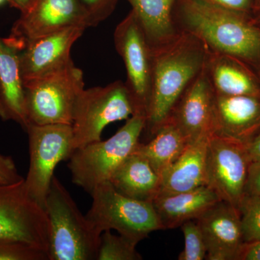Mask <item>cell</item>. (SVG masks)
<instances>
[{
	"label": "cell",
	"instance_id": "obj_1",
	"mask_svg": "<svg viewBox=\"0 0 260 260\" xmlns=\"http://www.w3.org/2000/svg\"><path fill=\"white\" fill-rule=\"evenodd\" d=\"M173 18L179 32L198 38L210 52L260 64V25L249 15L207 0H177Z\"/></svg>",
	"mask_w": 260,
	"mask_h": 260
},
{
	"label": "cell",
	"instance_id": "obj_2",
	"mask_svg": "<svg viewBox=\"0 0 260 260\" xmlns=\"http://www.w3.org/2000/svg\"><path fill=\"white\" fill-rule=\"evenodd\" d=\"M208 54L200 39L185 32L153 51L151 97L145 128L149 134L153 136L169 121L182 94L204 70Z\"/></svg>",
	"mask_w": 260,
	"mask_h": 260
},
{
	"label": "cell",
	"instance_id": "obj_3",
	"mask_svg": "<svg viewBox=\"0 0 260 260\" xmlns=\"http://www.w3.org/2000/svg\"><path fill=\"white\" fill-rule=\"evenodd\" d=\"M44 209L49 225L48 260H96L101 235L54 176Z\"/></svg>",
	"mask_w": 260,
	"mask_h": 260
},
{
	"label": "cell",
	"instance_id": "obj_4",
	"mask_svg": "<svg viewBox=\"0 0 260 260\" xmlns=\"http://www.w3.org/2000/svg\"><path fill=\"white\" fill-rule=\"evenodd\" d=\"M145 124L144 116L135 114L109 139L75 149L68 166L73 184L90 194L98 186L109 181L116 169L136 150Z\"/></svg>",
	"mask_w": 260,
	"mask_h": 260
},
{
	"label": "cell",
	"instance_id": "obj_5",
	"mask_svg": "<svg viewBox=\"0 0 260 260\" xmlns=\"http://www.w3.org/2000/svg\"><path fill=\"white\" fill-rule=\"evenodd\" d=\"M90 195L93 202L86 217L100 234L115 230L138 244L150 233L162 229L153 202L121 194L109 181L98 186Z\"/></svg>",
	"mask_w": 260,
	"mask_h": 260
},
{
	"label": "cell",
	"instance_id": "obj_6",
	"mask_svg": "<svg viewBox=\"0 0 260 260\" xmlns=\"http://www.w3.org/2000/svg\"><path fill=\"white\" fill-rule=\"evenodd\" d=\"M23 85L28 124L72 125L75 103L85 89L83 71L74 63Z\"/></svg>",
	"mask_w": 260,
	"mask_h": 260
},
{
	"label": "cell",
	"instance_id": "obj_7",
	"mask_svg": "<svg viewBox=\"0 0 260 260\" xmlns=\"http://www.w3.org/2000/svg\"><path fill=\"white\" fill-rule=\"evenodd\" d=\"M135 107L125 83L116 80L104 87L84 89L75 103L72 128L74 150L102 140L106 126L127 120Z\"/></svg>",
	"mask_w": 260,
	"mask_h": 260
},
{
	"label": "cell",
	"instance_id": "obj_8",
	"mask_svg": "<svg viewBox=\"0 0 260 260\" xmlns=\"http://www.w3.org/2000/svg\"><path fill=\"white\" fill-rule=\"evenodd\" d=\"M30 165L25 185L28 194L44 208L54 170L74 151L73 133L70 124H29Z\"/></svg>",
	"mask_w": 260,
	"mask_h": 260
},
{
	"label": "cell",
	"instance_id": "obj_9",
	"mask_svg": "<svg viewBox=\"0 0 260 260\" xmlns=\"http://www.w3.org/2000/svg\"><path fill=\"white\" fill-rule=\"evenodd\" d=\"M116 50L125 66L126 88L135 114L147 117L153 72V51L133 10L118 24L114 34Z\"/></svg>",
	"mask_w": 260,
	"mask_h": 260
},
{
	"label": "cell",
	"instance_id": "obj_10",
	"mask_svg": "<svg viewBox=\"0 0 260 260\" xmlns=\"http://www.w3.org/2000/svg\"><path fill=\"white\" fill-rule=\"evenodd\" d=\"M49 237L46 210L28 194L25 179L0 186V239L26 243L47 254Z\"/></svg>",
	"mask_w": 260,
	"mask_h": 260
},
{
	"label": "cell",
	"instance_id": "obj_11",
	"mask_svg": "<svg viewBox=\"0 0 260 260\" xmlns=\"http://www.w3.org/2000/svg\"><path fill=\"white\" fill-rule=\"evenodd\" d=\"M251 162L246 145L213 133L207 146V185L239 209L246 195Z\"/></svg>",
	"mask_w": 260,
	"mask_h": 260
},
{
	"label": "cell",
	"instance_id": "obj_12",
	"mask_svg": "<svg viewBox=\"0 0 260 260\" xmlns=\"http://www.w3.org/2000/svg\"><path fill=\"white\" fill-rule=\"evenodd\" d=\"M72 26L92 27L80 0H37L21 13L4 39L20 51L32 41Z\"/></svg>",
	"mask_w": 260,
	"mask_h": 260
},
{
	"label": "cell",
	"instance_id": "obj_13",
	"mask_svg": "<svg viewBox=\"0 0 260 260\" xmlns=\"http://www.w3.org/2000/svg\"><path fill=\"white\" fill-rule=\"evenodd\" d=\"M85 27L72 26L29 43L19 53L23 83L60 71L73 64L70 51Z\"/></svg>",
	"mask_w": 260,
	"mask_h": 260
},
{
	"label": "cell",
	"instance_id": "obj_14",
	"mask_svg": "<svg viewBox=\"0 0 260 260\" xmlns=\"http://www.w3.org/2000/svg\"><path fill=\"white\" fill-rule=\"evenodd\" d=\"M215 98L205 68L182 94L169 121L177 126L188 144L213 134Z\"/></svg>",
	"mask_w": 260,
	"mask_h": 260
},
{
	"label": "cell",
	"instance_id": "obj_15",
	"mask_svg": "<svg viewBox=\"0 0 260 260\" xmlns=\"http://www.w3.org/2000/svg\"><path fill=\"white\" fill-rule=\"evenodd\" d=\"M196 220L206 244V259L237 260L245 244L238 208L220 200Z\"/></svg>",
	"mask_w": 260,
	"mask_h": 260
},
{
	"label": "cell",
	"instance_id": "obj_16",
	"mask_svg": "<svg viewBox=\"0 0 260 260\" xmlns=\"http://www.w3.org/2000/svg\"><path fill=\"white\" fill-rule=\"evenodd\" d=\"M260 133V98L215 94L214 134L247 144Z\"/></svg>",
	"mask_w": 260,
	"mask_h": 260
},
{
	"label": "cell",
	"instance_id": "obj_17",
	"mask_svg": "<svg viewBox=\"0 0 260 260\" xmlns=\"http://www.w3.org/2000/svg\"><path fill=\"white\" fill-rule=\"evenodd\" d=\"M220 200L215 191L206 185L183 192L158 193L152 202L162 229H173L199 218Z\"/></svg>",
	"mask_w": 260,
	"mask_h": 260
},
{
	"label": "cell",
	"instance_id": "obj_18",
	"mask_svg": "<svg viewBox=\"0 0 260 260\" xmlns=\"http://www.w3.org/2000/svg\"><path fill=\"white\" fill-rule=\"evenodd\" d=\"M19 53L16 48L0 38V118L18 123L25 131L28 121Z\"/></svg>",
	"mask_w": 260,
	"mask_h": 260
},
{
	"label": "cell",
	"instance_id": "obj_19",
	"mask_svg": "<svg viewBox=\"0 0 260 260\" xmlns=\"http://www.w3.org/2000/svg\"><path fill=\"white\" fill-rule=\"evenodd\" d=\"M245 63L233 56L209 51L205 70L215 94L260 98L259 82L244 66Z\"/></svg>",
	"mask_w": 260,
	"mask_h": 260
},
{
	"label": "cell",
	"instance_id": "obj_20",
	"mask_svg": "<svg viewBox=\"0 0 260 260\" xmlns=\"http://www.w3.org/2000/svg\"><path fill=\"white\" fill-rule=\"evenodd\" d=\"M208 139L187 145L180 156L160 175L159 193L183 192L207 185Z\"/></svg>",
	"mask_w": 260,
	"mask_h": 260
},
{
	"label": "cell",
	"instance_id": "obj_21",
	"mask_svg": "<svg viewBox=\"0 0 260 260\" xmlns=\"http://www.w3.org/2000/svg\"><path fill=\"white\" fill-rule=\"evenodd\" d=\"M109 181L121 194L141 201H153L160 189V176L135 152L116 169Z\"/></svg>",
	"mask_w": 260,
	"mask_h": 260
},
{
	"label": "cell",
	"instance_id": "obj_22",
	"mask_svg": "<svg viewBox=\"0 0 260 260\" xmlns=\"http://www.w3.org/2000/svg\"><path fill=\"white\" fill-rule=\"evenodd\" d=\"M131 5L153 51L179 36L173 18L177 0H126Z\"/></svg>",
	"mask_w": 260,
	"mask_h": 260
},
{
	"label": "cell",
	"instance_id": "obj_23",
	"mask_svg": "<svg viewBox=\"0 0 260 260\" xmlns=\"http://www.w3.org/2000/svg\"><path fill=\"white\" fill-rule=\"evenodd\" d=\"M148 143H140L135 153L146 159L159 176L175 161L188 143L172 121H168L153 135Z\"/></svg>",
	"mask_w": 260,
	"mask_h": 260
},
{
	"label": "cell",
	"instance_id": "obj_24",
	"mask_svg": "<svg viewBox=\"0 0 260 260\" xmlns=\"http://www.w3.org/2000/svg\"><path fill=\"white\" fill-rule=\"evenodd\" d=\"M137 243L121 235L105 231L101 235L96 260H140L143 256L137 251Z\"/></svg>",
	"mask_w": 260,
	"mask_h": 260
},
{
	"label": "cell",
	"instance_id": "obj_25",
	"mask_svg": "<svg viewBox=\"0 0 260 260\" xmlns=\"http://www.w3.org/2000/svg\"><path fill=\"white\" fill-rule=\"evenodd\" d=\"M239 209L245 244L260 240V197L246 194Z\"/></svg>",
	"mask_w": 260,
	"mask_h": 260
},
{
	"label": "cell",
	"instance_id": "obj_26",
	"mask_svg": "<svg viewBox=\"0 0 260 260\" xmlns=\"http://www.w3.org/2000/svg\"><path fill=\"white\" fill-rule=\"evenodd\" d=\"M184 238V247L178 256L179 260L206 259L207 248L203 233L196 220H189L181 225Z\"/></svg>",
	"mask_w": 260,
	"mask_h": 260
},
{
	"label": "cell",
	"instance_id": "obj_27",
	"mask_svg": "<svg viewBox=\"0 0 260 260\" xmlns=\"http://www.w3.org/2000/svg\"><path fill=\"white\" fill-rule=\"evenodd\" d=\"M0 260H48L47 252L18 241L0 239Z\"/></svg>",
	"mask_w": 260,
	"mask_h": 260
},
{
	"label": "cell",
	"instance_id": "obj_28",
	"mask_svg": "<svg viewBox=\"0 0 260 260\" xmlns=\"http://www.w3.org/2000/svg\"><path fill=\"white\" fill-rule=\"evenodd\" d=\"M80 2L88 13L93 27L112 14L118 0H80Z\"/></svg>",
	"mask_w": 260,
	"mask_h": 260
},
{
	"label": "cell",
	"instance_id": "obj_29",
	"mask_svg": "<svg viewBox=\"0 0 260 260\" xmlns=\"http://www.w3.org/2000/svg\"><path fill=\"white\" fill-rule=\"evenodd\" d=\"M13 158L0 154V186L12 185L24 180Z\"/></svg>",
	"mask_w": 260,
	"mask_h": 260
},
{
	"label": "cell",
	"instance_id": "obj_30",
	"mask_svg": "<svg viewBox=\"0 0 260 260\" xmlns=\"http://www.w3.org/2000/svg\"><path fill=\"white\" fill-rule=\"evenodd\" d=\"M225 9L249 15L254 12V0H207Z\"/></svg>",
	"mask_w": 260,
	"mask_h": 260
},
{
	"label": "cell",
	"instance_id": "obj_31",
	"mask_svg": "<svg viewBox=\"0 0 260 260\" xmlns=\"http://www.w3.org/2000/svg\"><path fill=\"white\" fill-rule=\"evenodd\" d=\"M246 194L260 197V162H251L246 183Z\"/></svg>",
	"mask_w": 260,
	"mask_h": 260
},
{
	"label": "cell",
	"instance_id": "obj_32",
	"mask_svg": "<svg viewBox=\"0 0 260 260\" xmlns=\"http://www.w3.org/2000/svg\"><path fill=\"white\" fill-rule=\"evenodd\" d=\"M237 260H260V240L244 244Z\"/></svg>",
	"mask_w": 260,
	"mask_h": 260
},
{
	"label": "cell",
	"instance_id": "obj_33",
	"mask_svg": "<svg viewBox=\"0 0 260 260\" xmlns=\"http://www.w3.org/2000/svg\"><path fill=\"white\" fill-rule=\"evenodd\" d=\"M246 150L251 162H260V133L246 144Z\"/></svg>",
	"mask_w": 260,
	"mask_h": 260
},
{
	"label": "cell",
	"instance_id": "obj_34",
	"mask_svg": "<svg viewBox=\"0 0 260 260\" xmlns=\"http://www.w3.org/2000/svg\"><path fill=\"white\" fill-rule=\"evenodd\" d=\"M8 3L13 8L20 10V13H23L28 10L31 4L32 0H8Z\"/></svg>",
	"mask_w": 260,
	"mask_h": 260
},
{
	"label": "cell",
	"instance_id": "obj_35",
	"mask_svg": "<svg viewBox=\"0 0 260 260\" xmlns=\"http://www.w3.org/2000/svg\"><path fill=\"white\" fill-rule=\"evenodd\" d=\"M251 20L253 23L256 25H260V6L253 13V17H251Z\"/></svg>",
	"mask_w": 260,
	"mask_h": 260
},
{
	"label": "cell",
	"instance_id": "obj_36",
	"mask_svg": "<svg viewBox=\"0 0 260 260\" xmlns=\"http://www.w3.org/2000/svg\"><path fill=\"white\" fill-rule=\"evenodd\" d=\"M260 6V0H254V12L255 11L256 9H257ZM253 12V13H254Z\"/></svg>",
	"mask_w": 260,
	"mask_h": 260
},
{
	"label": "cell",
	"instance_id": "obj_37",
	"mask_svg": "<svg viewBox=\"0 0 260 260\" xmlns=\"http://www.w3.org/2000/svg\"><path fill=\"white\" fill-rule=\"evenodd\" d=\"M37 0H32L31 4H30V7H29V8H30V7H31V6H32V5H34V3H36V2H37ZM29 8H28V9H29ZM25 12H26V11H25Z\"/></svg>",
	"mask_w": 260,
	"mask_h": 260
},
{
	"label": "cell",
	"instance_id": "obj_38",
	"mask_svg": "<svg viewBox=\"0 0 260 260\" xmlns=\"http://www.w3.org/2000/svg\"><path fill=\"white\" fill-rule=\"evenodd\" d=\"M5 1H8V0H0V5L3 4Z\"/></svg>",
	"mask_w": 260,
	"mask_h": 260
}]
</instances>
